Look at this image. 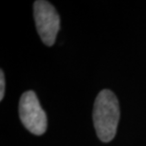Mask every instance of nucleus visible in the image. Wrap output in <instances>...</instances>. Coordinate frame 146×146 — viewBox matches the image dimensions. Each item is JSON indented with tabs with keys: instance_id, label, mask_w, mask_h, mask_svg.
<instances>
[{
	"instance_id": "obj_1",
	"label": "nucleus",
	"mask_w": 146,
	"mask_h": 146,
	"mask_svg": "<svg viewBox=\"0 0 146 146\" xmlns=\"http://www.w3.org/2000/svg\"><path fill=\"white\" fill-rule=\"evenodd\" d=\"M119 119V102L115 94L107 89L101 91L94 104L93 121L97 135L102 141L108 142L114 139Z\"/></svg>"
},
{
	"instance_id": "obj_2",
	"label": "nucleus",
	"mask_w": 146,
	"mask_h": 146,
	"mask_svg": "<svg viewBox=\"0 0 146 146\" xmlns=\"http://www.w3.org/2000/svg\"><path fill=\"white\" fill-rule=\"evenodd\" d=\"M19 116L23 125L31 133L39 136L46 132L48 126L46 115L33 91H27L21 96Z\"/></svg>"
},
{
	"instance_id": "obj_3",
	"label": "nucleus",
	"mask_w": 146,
	"mask_h": 146,
	"mask_svg": "<svg viewBox=\"0 0 146 146\" xmlns=\"http://www.w3.org/2000/svg\"><path fill=\"white\" fill-rule=\"evenodd\" d=\"M33 14L37 31L46 46H52L60 27V19L50 3L39 0L33 4Z\"/></svg>"
},
{
	"instance_id": "obj_4",
	"label": "nucleus",
	"mask_w": 146,
	"mask_h": 146,
	"mask_svg": "<svg viewBox=\"0 0 146 146\" xmlns=\"http://www.w3.org/2000/svg\"><path fill=\"white\" fill-rule=\"evenodd\" d=\"M5 93V77L3 70L0 71V100H3Z\"/></svg>"
}]
</instances>
